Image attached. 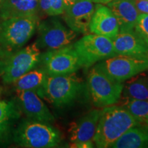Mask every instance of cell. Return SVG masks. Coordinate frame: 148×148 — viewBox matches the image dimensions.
Wrapping results in <instances>:
<instances>
[{
  "instance_id": "6da1fadb",
  "label": "cell",
  "mask_w": 148,
  "mask_h": 148,
  "mask_svg": "<svg viewBox=\"0 0 148 148\" xmlns=\"http://www.w3.org/2000/svg\"><path fill=\"white\" fill-rule=\"evenodd\" d=\"M142 123L120 105L102 108L93 142L99 148H108L131 127Z\"/></svg>"
},
{
  "instance_id": "7a4b0ae2",
  "label": "cell",
  "mask_w": 148,
  "mask_h": 148,
  "mask_svg": "<svg viewBox=\"0 0 148 148\" xmlns=\"http://www.w3.org/2000/svg\"><path fill=\"white\" fill-rule=\"evenodd\" d=\"M38 15L16 16L0 21V58L23 48L36 32Z\"/></svg>"
},
{
  "instance_id": "3957f363",
  "label": "cell",
  "mask_w": 148,
  "mask_h": 148,
  "mask_svg": "<svg viewBox=\"0 0 148 148\" xmlns=\"http://www.w3.org/2000/svg\"><path fill=\"white\" fill-rule=\"evenodd\" d=\"M61 140L60 131L51 123L27 117L18 121L12 134V142L21 147H56Z\"/></svg>"
},
{
  "instance_id": "277c9868",
  "label": "cell",
  "mask_w": 148,
  "mask_h": 148,
  "mask_svg": "<svg viewBox=\"0 0 148 148\" xmlns=\"http://www.w3.org/2000/svg\"><path fill=\"white\" fill-rule=\"evenodd\" d=\"M83 88V82L75 73L47 75L37 95L51 105L61 108L73 103Z\"/></svg>"
},
{
  "instance_id": "5b68a950",
  "label": "cell",
  "mask_w": 148,
  "mask_h": 148,
  "mask_svg": "<svg viewBox=\"0 0 148 148\" xmlns=\"http://www.w3.org/2000/svg\"><path fill=\"white\" fill-rule=\"evenodd\" d=\"M86 82L92 103L97 108L114 105L121 99L123 82L109 76L97 64L92 66Z\"/></svg>"
},
{
  "instance_id": "8992f818",
  "label": "cell",
  "mask_w": 148,
  "mask_h": 148,
  "mask_svg": "<svg viewBox=\"0 0 148 148\" xmlns=\"http://www.w3.org/2000/svg\"><path fill=\"white\" fill-rule=\"evenodd\" d=\"M40 55L36 42L0 58V77L4 84H11L25 73L38 66Z\"/></svg>"
},
{
  "instance_id": "52a82bcc",
  "label": "cell",
  "mask_w": 148,
  "mask_h": 148,
  "mask_svg": "<svg viewBox=\"0 0 148 148\" xmlns=\"http://www.w3.org/2000/svg\"><path fill=\"white\" fill-rule=\"evenodd\" d=\"M72 45L79 56L82 68L85 69L116 55L112 39L101 35L88 33Z\"/></svg>"
},
{
  "instance_id": "ba28073f",
  "label": "cell",
  "mask_w": 148,
  "mask_h": 148,
  "mask_svg": "<svg viewBox=\"0 0 148 148\" xmlns=\"http://www.w3.org/2000/svg\"><path fill=\"white\" fill-rule=\"evenodd\" d=\"M38 64L47 75L73 73L82 68L80 59L72 44L41 53Z\"/></svg>"
},
{
  "instance_id": "9c48e42d",
  "label": "cell",
  "mask_w": 148,
  "mask_h": 148,
  "mask_svg": "<svg viewBox=\"0 0 148 148\" xmlns=\"http://www.w3.org/2000/svg\"><path fill=\"white\" fill-rule=\"evenodd\" d=\"M37 46L40 49H55L71 45L77 33L66 27L58 18L51 17L38 23Z\"/></svg>"
},
{
  "instance_id": "30bf717a",
  "label": "cell",
  "mask_w": 148,
  "mask_h": 148,
  "mask_svg": "<svg viewBox=\"0 0 148 148\" xmlns=\"http://www.w3.org/2000/svg\"><path fill=\"white\" fill-rule=\"evenodd\" d=\"M97 65L109 76L123 82L138 73L147 71L148 58L116 55L100 61Z\"/></svg>"
},
{
  "instance_id": "8fae6325",
  "label": "cell",
  "mask_w": 148,
  "mask_h": 148,
  "mask_svg": "<svg viewBox=\"0 0 148 148\" xmlns=\"http://www.w3.org/2000/svg\"><path fill=\"white\" fill-rule=\"evenodd\" d=\"M13 98L21 113L29 119L51 123L55 118L36 92L14 90Z\"/></svg>"
},
{
  "instance_id": "7c38bea8",
  "label": "cell",
  "mask_w": 148,
  "mask_h": 148,
  "mask_svg": "<svg viewBox=\"0 0 148 148\" xmlns=\"http://www.w3.org/2000/svg\"><path fill=\"white\" fill-rule=\"evenodd\" d=\"M95 10V5L90 0H77L64 9L63 19L67 26L77 34L90 32V23Z\"/></svg>"
},
{
  "instance_id": "4fadbf2b",
  "label": "cell",
  "mask_w": 148,
  "mask_h": 148,
  "mask_svg": "<svg viewBox=\"0 0 148 148\" xmlns=\"http://www.w3.org/2000/svg\"><path fill=\"white\" fill-rule=\"evenodd\" d=\"M21 114L13 97L0 99V147L8 145L12 142L14 130Z\"/></svg>"
},
{
  "instance_id": "5bb4252c",
  "label": "cell",
  "mask_w": 148,
  "mask_h": 148,
  "mask_svg": "<svg viewBox=\"0 0 148 148\" xmlns=\"http://www.w3.org/2000/svg\"><path fill=\"white\" fill-rule=\"evenodd\" d=\"M112 42L116 55L148 58V45L136 34L134 29L119 30L112 38Z\"/></svg>"
},
{
  "instance_id": "9a60e30c",
  "label": "cell",
  "mask_w": 148,
  "mask_h": 148,
  "mask_svg": "<svg viewBox=\"0 0 148 148\" xmlns=\"http://www.w3.org/2000/svg\"><path fill=\"white\" fill-rule=\"evenodd\" d=\"M100 110L93 109L70 123L68 133L71 143L93 141Z\"/></svg>"
},
{
  "instance_id": "2e32d148",
  "label": "cell",
  "mask_w": 148,
  "mask_h": 148,
  "mask_svg": "<svg viewBox=\"0 0 148 148\" xmlns=\"http://www.w3.org/2000/svg\"><path fill=\"white\" fill-rule=\"evenodd\" d=\"M90 32L112 39L119 31L117 20L107 5H95V10L90 23Z\"/></svg>"
},
{
  "instance_id": "e0dca14e",
  "label": "cell",
  "mask_w": 148,
  "mask_h": 148,
  "mask_svg": "<svg viewBox=\"0 0 148 148\" xmlns=\"http://www.w3.org/2000/svg\"><path fill=\"white\" fill-rule=\"evenodd\" d=\"M106 5L115 16L119 30L134 29L140 13L132 0H112Z\"/></svg>"
},
{
  "instance_id": "ac0fdd59",
  "label": "cell",
  "mask_w": 148,
  "mask_h": 148,
  "mask_svg": "<svg viewBox=\"0 0 148 148\" xmlns=\"http://www.w3.org/2000/svg\"><path fill=\"white\" fill-rule=\"evenodd\" d=\"M40 0H5L0 7V18L38 15Z\"/></svg>"
},
{
  "instance_id": "d6986e66",
  "label": "cell",
  "mask_w": 148,
  "mask_h": 148,
  "mask_svg": "<svg viewBox=\"0 0 148 148\" xmlns=\"http://www.w3.org/2000/svg\"><path fill=\"white\" fill-rule=\"evenodd\" d=\"M112 148L148 147V124L140 123L131 127L112 145Z\"/></svg>"
},
{
  "instance_id": "ffe728a7",
  "label": "cell",
  "mask_w": 148,
  "mask_h": 148,
  "mask_svg": "<svg viewBox=\"0 0 148 148\" xmlns=\"http://www.w3.org/2000/svg\"><path fill=\"white\" fill-rule=\"evenodd\" d=\"M144 72L123 82L121 99L148 101V75Z\"/></svg>"
},
{
  "instance_id": "44dd1931",
  "label": "cell",
  "mask_w": 148,
  "mask_h": 148,
  "mask_svg": "<svg viewBox=\"0 0 148 148\" xmlns=\"http://www.w3.org/2000/svg\"><path fill=\"white\" fill-rule=\"evenodd\" d=\"M47 74L41 67H35L12 83L14 90H32L37 92L45 82Z\"/></svg>"
},
{
  "instance_id": "7402d4cb",
  "label": "cell",
  "mask_w": 148,
  "mask_h": 148,
  "mask_svg": "<svg viewBox=\"0 0 148 148\" xmlns=\"http://www.w3.org/2000/svg\"><path fill=\"white\" fill-rule=\"evenodd\" d=\"M120 106L134 116L136 119L146 123L148 121V101L132 99H120ZM118 102V103H119Z\"/></svg>"
},
{
  "instance_id": "603a6c76",
  "label": "cell",
  "mask_w": 148,
  "mask_h": 148,
  "mask_svg": "<svg viewBox=\"0 0 148 148\" xmlns=\"http://www.w3.org/2000/svg\"><path fill=\"white\" fill-rule=\"evenodd\" d=\"M136 34L148 45V14H139L134 27Z\"/></svg>"
},
{
  "instance_id": "cb8c5ba5",
  "label": "cell",
  "mask_w": 148,
  "mask_h": 148,
  "mask_svg": "<svg viewBox=\"0 0 148 148\" xmlns=\"http://www.w3.org/2000/svg\"><path fill=\"white\" fill-rule=\"evenodd\" d=\"M50 16H55L63 14L64 11L63 0H49Z\"/></svg>"
},
{
  "instance_id": "d4e9b609",
  "label": "cell",
  "mask_w": 148,
  "mask_h": 148,
  "mask_svg": "<svg viewBox=\"0 0 148 148\" xmlns=\"http://www.w3.org/2000/svg\"><path fill=\"white\" fill-rule=\"evenodd\" d=\"M140 14H148V0H132Z\"/></svg>"
},
{
  "instance_id": "484cf974",
  "label": "cell",
  "mask_w": 148,
  "mask_h": 148,
  "mask_svg": "<svg viewBox=\"0 0 148 148\" xmlns=\"http://www.w3.org/2000/svg\"><path fill=\"white\" fill-rule=\"evenodd\" d=\"M93 141H87V142H78V143H71L70 147H76V148H91L94 147Z\"/></svg>"
},
{
  "instance_id": "4316f807",
  "label": "cell",
  "mask_w": 148,
  "mask_h": 148,
  "mask_svg": "<svg viewBox=\"0 0 148 148\" xmlns=\"http://www.w3.org/2000/svg\"><path fill=\"white\" fill-rule=\"evenodd\" d=\"M77 1V0H63L64 9L69 8L71 5H73L74 3L76 2Z\"/></svg>"
},
{
  "instance_id": "83f0119b",
  "label": "cell",
  "mask_w": 148,
  "mask_h": 148,
  "mask_svg": "<svg viewBox=\"0 0 148 148\" xmlns=\"http://www.w3.org/2000/svg\"><path fill=\"white\" fill-rule=\"evenodd\" d=\"M112 1V0H93L94 3H101V4H106L107 3L110 2V1Z\"/></svg>"
},
{
  "instance_id": "f1b7e54d",
  "label": "cell",
  "mask_w": 148,
  "mask_h": 148,
  "mask_svg": "<svg viewBox=\"0 0 148 148\" xmlns=\"http://www.w3.org/2000/svg\"><path fill=\"white\" fill-rule=\"evenodd\" d=\"M5 0H0V7L1 6V5L3 4V1H4Z\"/></svg>"
},
{
  "instance_id": "f546056e",
  "label": "cell",
  "mask_w": 148,
  "mask_h": 148,
  "mask_svg": "<svg viewBox=\"0 0 148 148\" xmlns=\"http://www.w3.org/2000/svg\"><path fill=\"white\" fill-rule=\"evenodd\" d=\"M146 123H147V124H148V121H147V122H146Z\"/></svg>"
},
{
  "instance_id": "4dcf8cb0",
  "label": "cell",
  "mask_w": 148,
  "mask_h": 148,
  "mask_svg": "<svg viewBox=\"0 0 148 148\" xmlns=\"http://www.w3.org/2000/svg\"><path fill=\"white\" fill-rule=\"evenodd\" d=\"M90 1H93V0H90Z\"/></svg>"
}]
</instances>
